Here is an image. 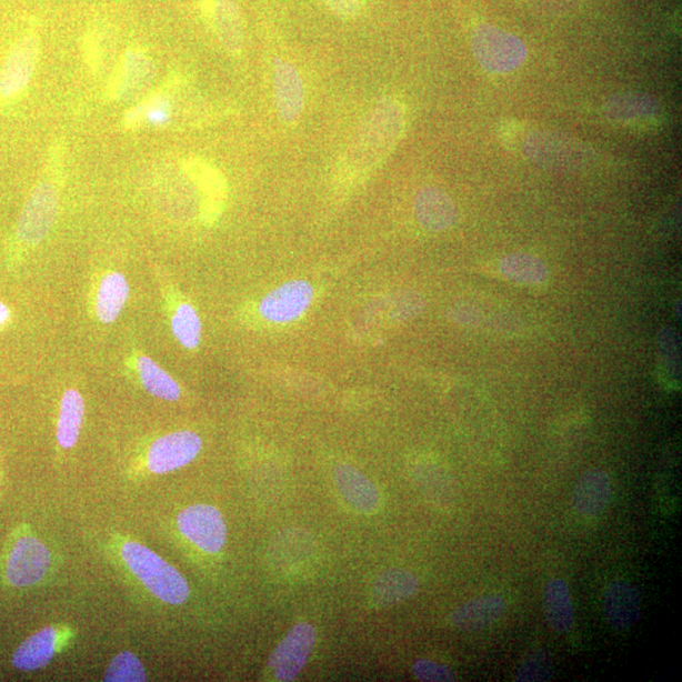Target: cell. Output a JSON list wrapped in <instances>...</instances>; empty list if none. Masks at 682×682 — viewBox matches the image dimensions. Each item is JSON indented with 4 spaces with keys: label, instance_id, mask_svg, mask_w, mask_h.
Masks as SVG:
<instances>
[{
    "label": "cell",
    "instance_id": "obj_8",
    "mask_svg": "<svg viewBox=\"0 0 682 682\" xmlns=\"http://www.w3.org/2000/svg\"><path fill=\"white\" fill-rule=\"evenodd\" d=\"M51 554L39 539L26 536L17 540L7 560L6 576L17 588L40 583L48 574Z\"/></svg>",
    "mask_w": 682,
    "mask_h": 682
},
{
    "label": "cell",
    "instance_id": "obj_33",
    "mask_svg": "<svg viewBox=\"0 0 682 682\" xmlns=\"http://www.w3.org/2000/svg\"><path fill=\"white\" fill-rule=\"evenodd\" d=\"M413 675L420 681L427 682H450L455 681V674L442 663L421 659L413 663Z\"/></svg>",
    "mask_w": 682,
    "mask_h": 682
},
{
    "label": "cell",
    "instance_id": "obj_37",
    "mask_svg": "<svg viewBox=\"0 0 682 682\" xmlns=\"http://www.w3.org/2000/svg\"><path fill=\"white\" fill-rule=\"evenodd\" d=\"M453 315L458 324L464 327L474 328L479 325V322H481V313H479L475 308L470 305H462L457 308L453 311Z\"/></svg>",
    "mask_w": 682,
    "mask_h": 682
},
{
    "label": "cell",
    "instance_id": "obj_2",
    "mask_svg": "<svg viewBox=\"0 0 682 682\" xmlns=\"http://www.w3.org/2000/svg\"><path fill=\"white\" fill-rule=\"evenodd\" d=\"M122 556L134 576L160 601L172 605L188 601L190 589L187 580L156 552L131 541L124 543Z\"/></svg>",
    "mask_w": 682,
    "mask_h": 682
},
{
    "label": "cell",
    "instance_id": "obj_38",
    "mask_svg": "<svg viewBox=\"0 0 682 682\" xmlns=\"http://www.w3.org/2000/svg\"><path fill=\"white\" fill-rule=\"evenodd\" d=\"M11 310H9L6 303L0 302V329L8 324L9 320H11Z\"/></svg>",
    "mask_w": 682,
    "mask_h": 682
},
{
    "label": "cell",
    "instance_id": "obj_28",
    "mask_svg": "<svg viewBox=\"0 0 682 682\" xmlns=\"http://www.w3.org/2000/svg\"><path fill=\"white\" fill-rule=\"evenodd\" d=\"M142 384L147 392L164 401H178L181 389L177 381L149 357H140L137 362Z\"/></svg>",
    "mask_w": 682,
    "mask_h": 682
},
{
    "label": "cell",
    "instance_id": "obj_5",
    "mask_svg": "<svg viewBox=\"0 0 682 682\" xmlns=\"http://www.w3.org/2000/svg\"><path fill=\"white\" fill-rule=\"evenodd\" d=\"M40 41L36 33H27L9 51L0 69V99L20 97L33 78L39 61Z\"/></svg>",
    "mask_w": 682,
    "mask_h": 682
},
{
    "label": "cell",
    "instance_id": "obj_16",
    "mask_svg": "<svg viewBox=\"0 0 682 682\" xmlns=\"http://www.w3.org/2000/svg\"><path fill=\"white\" fill-rule=\"evenodd\" d=\"M413 207L419 223L431 232H444L457 223L458 209L454 201L439 188L420 189Z\"/></svg>",
    "mask_w": 682,
    "mask_h": 682
},
{
    "label": "cell",
    "instance_id": "obj_10",
    "mask_svg": "<svg viewBox=\"0 0 682 682\" xmlns=\"http://www.w3.org/2000/svg\"><path fill=\"white\" fill-rule=\"evenodd\" d=\"M202 440L192 431H178L157 439L149 451V469L166 474L189 465L201 451Z\"/></svg>",
    "mask_w": 682,
    "mask_h": 682
},
{
    "label": "cell",
    "instance_id": "obj_1",
    "mask_svg": "<svg viewBox=\"0 0 682 682\" xmlns=\"http://www.w3.org/2000/svg\"><path fill=\"white\" fill-rule=\"evenodd\" d=\"M405 124L401 101L384 98L370 110L350 141L343 160L353 172L371 170L389 156L398 144Z\"/></svg>",
    "mask_w": 682,
    "mask_h": 682
},
{
    "label": "cell",
    "instance_id": "obj_22",
    "mask_svg": "<svg viewBox=\"0 0 682 682\" xmlns=\"http://www.w3.org/2000/svg\"><path fill=\"white\" fill-rule=\"evenodd\" d=\"M419 580L405 570H390L377 578L372 596L378 606H392L409 601L419 592Z\"/></svg>",
    "mask_w": 682,
    "mask_h": 682
},
{
    "label": "cell",
    "instance_id": "obj_26",
    "mask_svg": "<svg viewBox=\"0 0 682 682\" xmlns=\"http://www.w3.org/2000/svg\"><path fill=\"white\" fill-rule=\"evenodd\" d=\"M129 298V284L122 273H109L99 285L97 294V317L104 324H112Z\"/></svg>",
    "mask_w": 682,
    "mask_h": 682
},
{
    "label": "cell",
    "instance_id": "obj_19",
    "mask_svg": "<svg viewBox=\"0 0 682 682\" xmlns=\"http://www.w3.org/2000/svg\"><path fill=\"white\" fill-rule=\"evenodd\" d=\"M659 101L640 93L620 94L606 101L604 113L610 121L619 124L648 123L659 114Z\"/></svg>",
    "mask_w": 682,
    "mask_h": 682
},
{
    "label": "cell",
    "instance_id": "obj_17",
    "mask_svg": "<svg viewBox=\"0 0 682 682\" xmlns=\"http://www.w3.org/2000/svg\"><path fill=\"white\" fill-rule=\"evenodd\" d=\"M505 601L501 595L490 594L472 599L450 614V624L465 632L488 629L502 619Z\"/></svg>",
    "mask_w": 682,
    "mask_h": 682
},
{
    "label": "cell",
    "instance_id": "obj_30",
    "mask_svg": "<svg viewBox=\"0 0 682 682\" xmlns=\"http://www.w3.org/2000/svg\"><path fill=\"white\" fill-rule=\"evenodd\" d=\"M107 682H143L147 680L143 663L131 652L119 653L107 669Z\"/></svg>",
    "mask_w": 682,
    "mask_h": 682
},
{
    "label": "cell",
    "instance_id": "obj_4",
    "mask_svg": "<svg viewBox=\"0 0 682 682\" xmlns=\"http://www.w3.org/2000/svg\"><path fill=\"white\" fill-rule=\"evenodd\" d=\"M59 214V193L49 181L37 185L17 221V238L24 245L40 244L49 235Z\"/></svg>",
    "mask_w": 682,
    "mask_h": 682
},
{
    "label": "cell",
    "instance_id": "obj_29",
    "mask_svg": "<svg viewBox=\"0 0 682 682\" xmlns=\"http://www.w3.org/2000/svg\"><path fill=\"white\" fill-rule=\"evenodd\" d=\"M174 337L187 349H195L200 344L202 325L195 309L189 303H182L172 318Z\"/></svg>",
    "mask_w": 682,
    "mask_h": 682
},
{
    "label": "cell",
    "instance_id": "obj_7",
    "mask_svg": "<svg viewBox=\"0 0 682 682\" xmlns=\"http://www.w3.org/2000/svg\"><path fill=\"white\" fill-rule=\"evenodd\" d=\"M315 641L317 632L311 624L294 625L271 653L269 665L275 680L288 682L297 679L305 668Z\"/></svg>",
    "mask_w": 682,
    "mask_h": 682
},
{
    "label": "cell",
    "instance_id": "obj_20",
    "mask_svg": "<svg viewBox=\"0 0 682 682\" xmlns=\"http://www.w3.org/2000/svg\"><path fill=\"white\" fill-rule=\"evenodd\" d=\"M543 613L552 630L565 634L573 630L575 612L571 593L564 580L555 578L550 580L543 592Z\"/></svg>",
    "mask_w": 682,
    "mask_h": 682
},
{
    "label": "cell",
    "instance_id": "obj_36",
    "mask_svg": "<svg viewBox=\"0 0 682 682\" xmlns=\"http://www.w3.org/2000/svg\"><path fill=\"white\" fill-rule=\"evenodd\" d=\"M331 12L344 18H353L362 12L364 0H321Z\"/></svg>",
    "mask_w": 682,
    "mask_h": 682
},
{
    "label": "cell",
    "instance_id": "obj_12",
    "mask_svg": "<svg viewBox=\"0 0 682 682\" xmlns=\"http://www.w3.org/2000/svg\"><path fill=\"white\" fill-rule=\"evenodd\" d=\"M200 9L221 46L235 57L241 53L244 29L237 0H200Z\"/></svg>",
    "mask_w": 682,
    "mask_h": 682
},
{
    "label": "cell",
    "instance_id": "obj_24",
    "mask_svg": "<svg viewBox=\"0 0 682 682\" xmlns=\"http://www.w3.org/2000/svg\"><path fill=\"white\" fill-rule=\"evenodd\" d=\"M173 116V106L168 90L156 91L140 104L128 110L124 117V127L136 129L144 123L153 127L168 126Z\"/></svg>",
    "mask_w": 682,
    "mask_h": 682
},
{
    "label": "cell",
    "instance_id": "obj_32",
    "mask_svg": "<svg viewBox=\"0 0 682 682\" xmlns=\"http://www.w3.org/2000/svg\"><path fill=\"white\" fill-rule=\"evenodd\" d=\"M659 353L663 370L671 380H680V350L674 329L665 328L659 334Z\"/></svg>",
    "mask_w": 682,
    "mask_h": 682
},
{
    "label": "cell",
    "instance_id": "obj_34",
    "mask_svg": "<svg viewBox=\"0 0 682 682\" xmlns=\"http://www.w3.org/2000/svg\"><path fill=\"white\" fill-rule=\"evenodd\" d=\"M82 51H84V59L87 67L93 76H98L101 69V60H103V52H101V43L97 31H89L84 37V43H82Z\"/></svg>",
    "mask_w": 682,
    "mask_h": 682
},
{
    "label": "cell",
    "instance_id": "obj_21",
    "mask_svg": "<svg viewBox=\"0 0 682 682\" xmlns=\"http://www.w3.org/2000/svg\"><path fill=\"white\" fill-rule=\"evenodd\" d=\"M58 633L49 626L27 639L14 652L12 663L17 670L34 671L49 665L57 652Z\"/></svg>",
    "mask_w": 682,
    "mask_h": 682
},
{
    "label": "cell",
    "instance_id": "obj_15",
    "mask_svg": "<svg viewBox=\"0 0 682 682\" xmlns=\"http://www.w3.org/2000/svg\"><path fill=\"white\" fill-rule=\"evenodd\" d=\"M611 477L603 469H589L579 478L573 492V509L584 518L602 514L611 504Z\"/></svg>",
    "mask_w": 682,
    "mask_h": 682
},
{
    "label": "cell",
    "instance_id": "obj_25",
    "mask_svg": "<svg viewBox=\"0 0 682 682\" xmlns=\"http://www.w3.org/2000/svg\"><path fill=\"white\" fill-rule=\"evenodd\" d=\"M500 272L504 279L526 285H539L549 280V267L541 258L529 253H512L502 258Z\"/></svg>",
    "mask_w": 682,
    "mask_h": 682
},
{
    "label": "cell",
    "instance_id": "obj_3",
    "mask_svg": "<svg viewBox=\"0 0 682 682\" xmlns=\"http://www.w3.org/2000/svg\"><path fill=\"white\" fill-rule=\"evenodd\" d=\"M472 43L479 64L493 73L519 69L529 53L518 36L490 24L478 27Z\"/></svg>",
    "mask_w": 682,
    "mask_h": 682
},
{
    "label": "cell",
    "instance_id": "obj_27",
    "mask_svg": "<svg viewBox=\"0 0 682 682\" xmlns=\"http://www.w3.org/2000/svg\"><path fill=\"white\" fill-rule=\"evenodd\" d=\"M86 404L77 390L63 393L58 423V441L63 449H71L77 444L80 435L82 420H84Z\"/></svg>",
    "mask_w": 682,
    "mask_h": 682
},
{
    "label": "cell",
    "instance_id": "obj_11",
    "mask_svg": "<svg viewBox=\"0 0 682 682\" xmlns=\"http://www.w3.org/2000/svg\"><path fill=\"white\" fill-rule=\"evenodd\" d=\"M313 290L307 281H291L271 291L262 300L260 312L272 324H290L310 308Z\"/></svg>",
    "mask_w": 682,
    "mask_h": 682
},
{
    "label": "cell",
    "instance_id": "obj_18",
    "mask_svg": "<svg viewBox=\"0 0 682 682\" xmlns=\"http://www.w3.org/2000/svg\"><path fill=\"white\" fill-rule=\"evenodd\" d=\"M334 479L341 495L363 513H372L380 504V494L375 485L358 469L348 464H339L334 470Z\"/></svg>",
    "mask_w": 682,
    "mask_h": 682
},
{
    "label": "cell",
    "instance_id": "obj_13",
    "mask_svg": "<svg viewBox=\"0 0 682 682\" xmlns=\"http://www.w3.org/2000/svg\"><path fill=\"white\" fill-rule=\"evenodd\" d=\"M275 108L285 124L300 121L305 107V88L297 68L289 61L275 59L273 63Z\"/></svg>",
    "mask_w": 682,
    "mask_h": 682
},
{
    "label": "cell",
    "instance_id": "obj_31",
    "mask_svg": "<svg viewBox=\"0 0 682 682\" xmlns=\"http://www.w3.org/2000/svg\"><path fill=\"white\" fill-rule=\"evenodd\" d=\"M554 675V665L546 651L539 650L523 660L514 680L518 682H542L551 680Z\"/></svg>",
    "mask_w": 682,
    "mask_h": 682
},
{
    "label": "cell",
    "instance_id": "obj_9",
    "mask_svg": "<svg viewBox=\"0 0 682 682\" xmlns=\"http://www.w3.org/2000/svg\"><path fill=\"white\" fill-rule=\"evenodd\" d=\"M154 64L150 54L141 48H131L119 61L107 87V98L112 101L132 99L150 84Z\"/></svg>",
    "mask_w": 682,
    "mask_h": 682
},
{
    "label": "cell",
    "instance_id": "obj_23",
    "mask_svg": "<svg viewBox=\"0 0 682 682\" xmlns=\"http://www.w3.org/2000/svg\"><path fill=\"white\" fill-rule=\"evenodd\" d=\"M420 490L432 503L453 507L457 501V485L445 468L435 463H422L414 469Z\"/></svg>",
    "mask_w": 682,
    "mask_h": 682
},
{
    "label": "cell",
    "instance_id": "obj_35",
    "mask_svg": "<svg viewBox=\"0 0 682 682\" xmlns=\"http://www.w3.org/2000/svg\"><path fill=\"white\" fill-rule=\"evenodd\" d=\"M423 309V300L418 293L408 292L401 294L400 299L395 301L394 315L399 319H409L418 315Z\"/></svg>",
    "mask_w": 682,
    "mask_h": 682
},
{
    "label": "cell",
    "instance_id": "obj_6",
    "mask_svg": "<svg viewBox=\"0 0 682 682\" xmlns=\"http://www.w3.org/2000/svg\"><path fill=\"white\" fill-rule=\"evenodd\" d=\"M178 526L183 538L209 554H217L225 545L227 524L213 505L189 507L179 514Z\"/></svg>",
    "mask_w": 682,
    "mask_h": 682
},
{
    "label": "cell",
    "instance_id": "obj_14",
    "mask_svg": "<svg viewBox=\"0 0 682 682\" xmlns=\"http://www.w3.org/2000/svg\"><path fill=\"white\" fill-rule=\"evenodd\" d=\"M603 606L605 619L612 629L616 631L631 630L640 621V590L625 580H615L605 589Z\"/></svg>",
    "mask_w": 682,
    "mask_h": 682
}]
</instances>
